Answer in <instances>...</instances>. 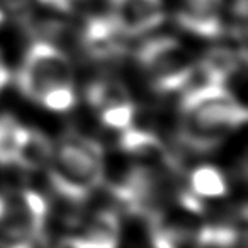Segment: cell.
<instances>
[{
  "label": "cell",
  "mask_w": 248,
  "mask_h": 248,
  "mask_svg": "<svg viewBox=\"0 0 248 248\" xmlns=\"http://www.w3.org/2000/svg\"><path fill=\"white\" fill-rule=\"evenodd\" d=\"M53 148L55 146L45 133L21 124L16 143L14 165L24 172H39L48 169L53 156Z\"/></svg>",
  "instance_id": "cell-8"
},
{
  "label": "cell",
  "mask_w": 248,
  "mask_h": 248,
  "mask_svg": "<svg viewBox=\"0 0 248 248\" xmlns=\"http://www.w3.org/2000/svg\"><path fill=\"white\" fill-rule=\"evenodd\" d=\"M247 121L245 106L216 83H201L180 100L179 138L192 152H209Z\"/></svg>",
  "instance_id": "cell-1"
},
{
  "label": "cell",
  "mask_w": 248,
  "mask_h": 248,
  "mask_svg": "<svg viewBox=\"0 0 248 248\" xmlns=\"http://www.w3.org/2000/svg\"><path fill=\"white\" fill-rule=\"evenodd\" d=\"M243 56L226 48H214L207 51L202 62L197 65V72L202 73V83H216L226 85V82L233 75H236L241 66Z\"/></svg>",
  "instance_id": "cell-9"
},
{
  "label": "cell",
  "mask_w": 248,
  "mask_h": 248,
  "mask_svg": "<svg viewBox=\"0 0 248 248\" xmlns=\"http://www.w3.org/2000/svg\"><path fill=\"white\" fill-rule=\"evenodd\" d=\"M4 21H5V16H4V12H2V9H0V26H2Z\"/></svg>",
  "instance_id": "cell-15"
},
{
  "label": "cell",
  "mask_w": 248,
  "mask_h": 248,
  "mask_svg": "<svg viewBox=\"0 0 248 248\" xmlns=\"http://www.w3.org/2000/svg\"><path fill=\"white\" fill-rule=\"evenodd\" d=\"M138 62L160 93L177 92L189 87L197 68L189 49L173 38L145 41L138 49Z\"/></svg>",
  "instance_id": "cell-4"
},
{
  "label": "cell",
  "mask_w": 248,
  "mask_h": 248,
  "mask_svg": "<svg viewBox=\"0 0 248 248\" xmlns=\"http://www.w3.org/2000/svg\"><path fill=\"white\" fill-rule=\"evenodd\" d=\"M87 102L92 109L100 110L133 102L128 87L116 78H100L87 87Z\"/></svg>",
  "instance_id": "cell-10"
},
{
  "label": "cell",
  "mask_w": 248,
  "mask_h": 248,
  "mask_svg": "<svg viewBox=\"0 0 248 248\" xmlns=\"http://www.w3.org/2000/svg\"><path fill=\"white\" fill-rule=\"evenodd\" d=\"M0 9L5 17H11L24 28H29L32 22V0H0Z\"/></svg>",
  "instance_id": "cell-14"
},
{
  "label": "cell",
  "mask_w": 248,
  "mask_h": 248,
  "mask_svg": "<svg viewBox=\"0 0 248 248\" xmlns=\"http://www.w3.org/2000/svg\"><path fill=\"white\" fill-rule=\"evenodd\" d=\"M223 0H184L179 11V24L201 38H217L223 31Z\"/></svg>",
  "instance_id": "cell-7"
},
{
  "label": "cell",
  "mask_w": 248,
  "mask_h": 248,
  "mask_svg": "<svg viewBox=\"0 0 248 248\" xmlns=\"http://www.w3.org/2000/svg\"><path fill=\"white\" fill-rule=\"evenodd\" d=\"M187 189L199 199H221L228 194V184L216 167L201 165L190 172Z\"/></svg>",
  "instance_id": "cell-12"
},
{
  "label": "cell",
  "mask_w": 248,
  "mask_h": 248,
  "mask_svg": "<svg viewBox=\"0 0 248 248\" xmlns=\"http://www.w3.org/2000/svg\"><path fill=\"white\" fill-rule=\"evenodd\" d=\"M62 248H117L119 243V217L112 209H99L89 219L73 230Z\"/></svg>",
  "instance_id": "cell-6"
},
{
  "label": "cell",
  "mask_w": 248,
  "mask_h": 248,
  "mask_svg": "<svg viewBox=\"0 0 248 248\" xmlns=\"http://www.w3.org/2000/svg\"><path fill=\"white\" fill-rule=\"evenodd\" d=\"M135 104H123V106L110 107V109L100 110L97 116H99L100 123L104 126H107L109 129H116V131H123V129H128L129 124H131L133 114H135Z\"/></svg>",
  "instance_id": "cell-13"
},
{
  "label": "cell",
  "mask_w": 248,
  "mask_h": 248,
  "mask_svg": "<svg viewBox=\"0 0 248 248\" xmlns=\"http://www.w3.org/2000/svg\"><path fill=\"white\" fill-rule=\"evenodd\" d=\"M17 85L28 99L51 112H66L77 102L68 55L49 41H36L17 72Z\"/></svg>",
  "instance_id": "cell-2"
},
{
  "label": "cell",
  "mask_w": 248,
  "mask_h": 248,
  "mask_svg": "<svg viewBox=\"0 0 248 248\" xmlns=\"http://www.w3.org/2000/svg\"><path fill=\"white\" fill-rule=\"evenodd\" d=\"M104 150L95 140L78 133L65 136L53 148L48 177L51 190L60 197L83 204L102 184Z\"/></svg>",
  "instance_id": "cell-3"
},
{
  "label": "cell",
  "mask_w": 248,
  "mask_h": 248,
  "mask_svg": "<svg viewBox=\"0 0 248 248\" xmlns=\"http://www.w3.org/2000/svg\"><path fill=\"white\" fill-rule=\"evenodd\" d=\"M150 240L153 248H207L206 230H186V228L150 226Z\"/></svg>",
  "instance_id": "cell-11"
},
{
  "label": "cell",
  "mask_w": 248,
  "mask_h": 248,
  "mask_svg": "<svg viewBox=\"0 0 248 248\" xmlns=\"http://www.w3.org/2000/svg\"><path fill=\"white\" fill-rule=\"evenodd\" d=\"M165 21L162 0H116L114 26L119 34L140 36Z\"/></svg>",
  "instance_id": "cell-5"
}]
</instances>
